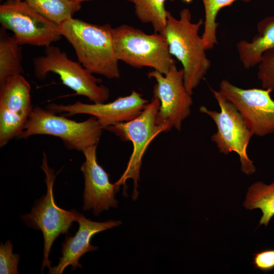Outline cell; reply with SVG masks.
I'll use <instances>...</instances> for the list:
<instances>
[{
    "mask_svg": "<svg viewBox=\"0 0 274 274\" xmlns=\"http://www.w3.org/2000/svg\"><path fill=\"white\" fill-rule=\"evenodd\" d=\"M59 26L62 36L72 45L85 68L109 79L120 77L110 24L97 25L72 17Z\"/></svg>",
    "mask_w": 274,
    "mask_h": 274,
    "instance_id": "cell-1",
    "label": "cell"
},
{
    "mask_svg": "<svg viewBox=\"0 0 274 274\" xmlns=\"http://www.w3.org/2000/svg\"><path fill=\"white\" fill-rule=\"evenodd\" d=\"M203 23L202 19L192 22L187 8L180 11L179 19L168 11L166 24L161 32L167 42L170 54L182 65L184 86L191 95L211 65L206 54L203 41L198 33Z\"/></svg>",
    "mask_w": 274,
    "mask_h": 274,
    "instance_id": "cell-2",
    "label": "cell"
},
{
    "mask_svg": "<svg viewBox=\"0 0 274 274\" xmlns=\"http://www.w3.org/2000/svg\"><path fill=\"white\" fill-rule=\"evenodd\" d=\"M112 37L116 58L132 67H149L165 75L175 63L161 33L147 34L132 26L122 24L113 28Z\"/></svg>",
    "mask_w": 274,
    "mask_h": 274,
    "instance_id": "cell-3",
    "label": "cell"
},
{
    "mask_svg": "<svg viewBox=\"0 0 274 274\" xmlns=\"http://www.w3.org/2000/svg\"><path fill=\"white\" fill-rule=\"evenodd\" d=\"M40 167L46 176V193L36 201L29 213L21 216V219L28 227L40 230L43 233L44 247L41 271L43 272L46 267L51 268L49 255L53 242L60 234L67 233L79 213L75 210H65L56 204L53 189L57 174L49 166L45 152Z\"/></svg>",
    "mask_w": 274,
    "mask_h": 274,
    "instance_id": "cell-4",
    "label": "cell"
},
{
    "mask_svg": "<svg viewBox=\"0 0 274 274\" xmlns=\"http://www.w3.org/2000/svg\"><path fill=\"white\" fill-rule=\"evenodd\" d=\"M49 109L37 106L33 108L20 138L34 135H49L60 138L68 150L82 152L85 148L97 145L104 129L96 118L77 122L58 116Z\"/></svg>",
    "mask_w": 274,
    "mask_h": 274,
    "instance_id": "cell-5",
    "label": "cell"
},
{
    "mask_svg": "<svg viewBox=\"0 0 274 274\" xmlns=\"http://www.w3.org/2000/svg\"><path fill=\"white\" fill-rule=\"evenodd\" d=\"M35 76L44 80L49 73L58 75L62 83L77 95L87 97L93 103L106 102L110 97V91L101 84L96 78L80 62L70 59L66 53L55 46L45 47L44 55L33 59Z\"/></svg>",
    "mask_w": 274,
    "mask_h": 274,
    "instance_id": "cell-6",
    "label": "cell"
},
{
    "mask_svg": "<svg viewBox=\"0 0 274 274\" xmlns=\"http://www.w3.org/2000/svg\"><path fill=\"white\" fill-rule=\"evenodd\" d=\"M220 107V111L211 110L206 106L199 111L208 115L217 126V131L211 136L220 153L228 155L234 152L239 156L242 172L247 175L254 174L256 167L249 158L248 146L254 135L242 115L234 105L219 92L211 89Z\"/></svg>",
    "mask_w": 274,
    "mask_h": 274,
    "instance_id": "cell-7",
    "label": "cell"
},
{
    "mask_svg": "<svg viewBox=\"0 0 274 274\" xmlns=\"http://www.w3.org/2000/svg\"><path fill=\"white\" fill-rule=\"evenodd\" d=\"M160 106L159 100L153 96L142 113L135 119L106 128L123 141L132 143L133 151L126 168L120 178L114 184L120 186L125 185L126 181L133 180L134 189L132 198L136 199L138 181L140 180V170L142 158L150 143L160 133L168 132L166 127L156 122V117Z\"/></svg>",
    "mask_w": 274,
    "mask_h": 274,
    "instance_id": "cell-8",
    "label": "cell"
},
{
    "mask_svg": "<svg viewBox=\"0 0 274 274\" xmlns=\"http://www.w3.org/2000/svg\"><path fill=\"white\" fill-rule=\"evenodd\" d=\"M2 27L13 33L20 45L46 47L62 35L58 24L49 20L24 1L7 0L0 6Z\"/></svg>",
    "mask_w": 274,
    "mask_h": 274,
    "instance_id": "cell-9",
    "label": "cell"
},
{
    "mask_svg": "<svg viewBox=\"0 0 274 274\" xmlns=\"http://www.w3.org/2000/svg\"><path fill=\"white\" fill-rule=\"evenodd\" d=\"M147 75L156 81L153 97L160 101L157 123L166 127L168 131L173 127L180 131L183 121L191 113L193 104L191 95L184 86L183 68L178 70L175 63L165 75L153 70Z\"/></svg>",
    "mask_w": 274,
    "mask_h": 274,
    "instance_id": "cell-10",
    "label": "cell"
},
{
    "mask_svg": "<svg viewBox=\"0 0 274 274\" xmlns=\"http://www.w3.org/2000/svg\"><path fill=\"white\" fill-rule=\"evenodd\" d=\"M219 91L236 108L254 135L274 133V100L270 89H243L223 79Z\"/></svg>",
    "mask_w": 274,
    "mask_h": 274,
    "instance_id": "cell-11",
    "label": "cell"
},
{
    "mask_svg": "<svg viewBox=\"0 0 274 274\" xmlns=\"http://www.w3.org/2000/svg\"><path fill=\"white\" fill-rule=\"evenodd\" d=\"M31 86L21 74L0 84V147L23 131L33 110Z\"/></svg>",
    "mask_w": 274,
    "mask_h": 274,
    "instance_id": "cell-12",
    "label": "cell"
},
{
    "mask_svg": "<svg viewBox=\"0 0 274 274\" xmlns=\"http://www.w3.org/2000/svg\"><path fill=\"white\" fill-rule=\"evenodd\" d=\"M149 102L141 94L132 90L129 95L119 97L108 103L88 104L77 101L67 105L50 104L46 108L55 113H63L65 116L82 114L90 115L96 118L104 129L138 117Z\"/></svg>",
    "mask_w": 274,
    "mask_h": 274,
    "instance_id": "cell-13",
    "label": "cell"
},
{
    "mask_svg": "<svg viewBox=\"0 0 274 274\" xmlns=\"http://www.w3.org/2000/svg\"><path fill=\"white\" fill-rule=\"evenodd\" d=\"M97 145L90 146L82 151L85 159L80 168L84 180L82 209L84 211L92 209L95 216L110 208L118 207L115 194L119 188L110 182L109 174L98 163Z\"/></svg>",
    "mask_w": 274,
    "mask_h": 274,
    "instance_id": "cell-14",
    "label": "cell"
},
{
    "mask_svg": "<svg viewBox=\"0 0 274 274\" xmlns=\"http://www.w3.org/2000/svg\"><path fill=\"white\" fill-rule=\"evenodd\" d=\"M76 222L79 228L74 236H66L62 244L61 256L57 265L49 269L50 274H61L66 267L71 265L74 270L82 266L79 261L85 253L94 251L98 247L91 245L92 236L100 232L117 227L122 224L120 220H109L96 222L86 218L79 213Z\"/></svg>",
    "mask_w": 274,
    "mask_h": 274,
    "instance_id": "cell-15",
    "label": "cell"
},
{
    "mask_svg": "<svg viewBox=\"0 0 274 274\" xmlns=\"http://www.w3.org/2000/svg\"><path fill=\"white\" fill-rule=\"evenodd\" d=\"M257 28L258 33L251 42L242 40L236 44L239 59L247 69L257 65L264 52L274 48V16L262 19Z\"/></svg>",
    "mask_w": 274,
    "mask_h": 274,
    "instance_id": "cell-16",
    "label": "cell"
},
{
    "mask_svg": "<svg viewBox=\"0 0 274 274\" xmlns=\"http://www.w3.org/2000/svg\"><path fill=\"white\" fill-rule=\"evenodd\" d=\"M4 28L0 30V84L24 72L20 45Z\"/></svg>",
    "mask_w": 274,
    "mask_h": 274,
    "instance_id": "cell-17",
    "label": "cell"
},
{
    "mask_svg": "<svg viewBox=\"0 0 274 274\" xmlns=\"http://www.w3.org/2000/svg\"><path fill=\"white\" fill-rule=\"evenodd\" d=\"M243 206L249 210L260 209L262 215L259 225L267 226L274 216V182L270 185L260 181L253 184L248 189Z\"/></svg>",
    "mask_w": 274,
    "mask_h": 274,
    "instance_id": "cell-18",
    "label": "cell"
},
{
    "mask_svg": "<svg viewBox=\"0 0 274 274\" xmlns=\"http://www.w3.org/2000/svg\"><path fill=\"white\" fill-rule=\"evenodd\" d=\"M31 8L53 22L60 24L81 8L80 3L71 0H23Z\"/></svg>",
    "mask_w": 274,
    "mask_h": 274,
    "instance_id": "cell-19",
    "label": "cell"
},
{
    "mask_svg": "<svg viewBox=\"0 0 274 274\" xmlns=\"http://www.w3.org/2000/svg\"><path fill=\"white\" fill-rule=\"evenodd\" d=\"M134 5L135 15L143 23H149L155 32L161 33L167 22L166 0H127ZM174 1L175 0H169Z\"/></svg>",
    "mask_w": 274,
    "mask_h": 274,
    "instance_id": "cell-20",
    "label": "cell"
},
{
    "mask_svg": "<svg viewBox=\"0 0 274 274\" xmlns=\"http://www.w3.org/2000/svg\"><path fill=\"white\" fill-rule=\"evenodd\" d=\"M189 2L191 0H184ZM205 12L204 30L202 39L207 50L213 48L218 44L216 30L219 23L216 22V17L220 10L226 6H230L237 0H202ZM246 2L250 0H242Z\"/></svg>",
    "mask_w": 274,
    "mask_h": 274,
    "instance_id": "cell-21",
    "label": "cell"
},
{
    "mask_svg": "<svg viewBox=\"0 0 274 274\" xmlns=\"http://www.w3.org/2000/svg\"><path fill=\"white\" fill-rule=\"evenodd\" d=\"M257 77L263 88L274 92V48L262 54L258 64Z\"/></svg>",
    "mask_w": 274,
    "mask_h": 274,
    "instance_id": "cell-22",
    "label": "cell"
},
{
    "mask_svg": "<svg viewBox=\"0 0 274 274\" xmlns=\"http://www.w3.org/2000/svg\"><path fill=\"white\" fill-rule=\"evenodd\" d=\"M13 244L8 239L0 245V273L18 274L19 254L13 253Z\"/></svg>",
    "mask_w": 274,
    "mask_h": 274,
    "instance_id": "cell-23",
    "label": "cell"
},
{
    "mask_svg": "<svg viewBox=\"0 0 274 274\" xmlns=\"http://www.w3.org/2000/svg\"><path fill=\"white\" fill-rule=\"evenodd\" d=\"M252 263L256 269L264 272L271 271L274 269V249L255 253Z\"/></svg>",
    "mask_w": 274,
    "mask_h": 274,
    "instance_id": "cell-24",
    "label": "cell"
},
{
    "mask_svg": "<svg viewBox=\"0 0 274 274\" xmlns=\"http://www.w3.org/2000/svg\"><path fill=\"white\" fill-rule=\"evenodd\" d=\"M71 1H74V2H78V3H81L82 2H89V1H93V0H71Z\"/></svg>",
    "mask_w": 274,
    "mask_h": 274,
    "instance_id": "cell-25",
    "label": "cell"
},
{
    "mask_svg": "<svg viewBox=\"0 0 274 274\" xmlns=\"http://www.w3.org/2000/svg\"><path fill=\"white\" fill-rule=\"evenodd\" d=\"M1 1H2V0H1ZM6 1H7V0H6ZM17 1H23V0H17Z\"/></svg>",
    "mask_w": 274,
    "mask_h": 274,
    "instance_id": "cell-26",
    "label": "cell"
}]
</instances>
